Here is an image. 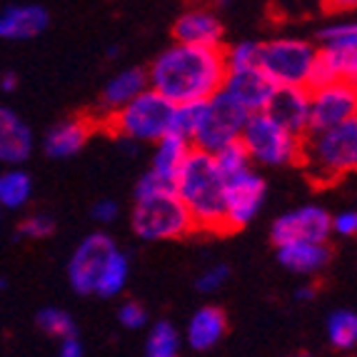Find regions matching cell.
Instances as JSON below:
<instances>
[{
	"instance_id": "28",
	"label": "cell",
	"mask_w": 357,
	"mask_h": 357,
	"mask_svg": "<svg viewBox=\"0 0 357 357\" xmlns=\"http://www.w3.org/2000/svg\"><path fill=\"white\" fill-rule=\"evenodd\" d=\"M213 160L225 178H232V175H238V173H243V170H248V167H252L250 155H248V150H245L240 137L225 143L222 148L213 150Z\"/></svg>"
},
{
	"instance_id": "20",
	"label": "cell",
	"mask_w": 357,
	"mask_h": 357,
	"mask_svg": "<svg viewBox=\"0 0 357 357\" xmlns=\"http://www.w3.org/2000/svg\"><path fill=\"white\" fill-rule=\"evenodd\" d=\"M145 88H148V70H145V68L135 66V68H126V70L115 73L105 83L100 98H98V115H100V118L110 115L113 110L126 105L128 100H132L137 93H143Z\"/></svg>"
},
{
	"instance_id": "38",
	"label": "cell",
	"mask_w": 357,
	"mask_h": 357,
	"mask_svg": "<svg viewBox=\"0 0 357 357\" xmlns=\"http://www.w3.org/2000/svg\"><path fill=\"white\" fill-rule=\"evenodd\" d=\"M322 10L330 13V15H342V13L355 10L357 0H320Z\"/></svg>"
},
{
	"instance_id": "33",
	"label": "cell",
	"mask_w": 357,
	"mask_h": 357,
	"mask_svg": "<svg viewBox=\"0 0 357 357\" xmlns=\"http://www.w3.org/2000/svg\"><path fill=\"white\" fill-rule=\"evenodd\" d=\"M227 278H230V268H227L225 262H218V265H213V268L205 270L200 278H197V292H205V295H213V292H218L222 285L227 282Z\"/></svg>"
},
{
	"instance_id": "21",
	"label": "cell",
	"mask_w": 357,
	"mask_h": 357,
	"mask_svg": "<svg viewBox=\"0 0 357 357\" xmlns=\"http://www.w3.org/2000/svg\"><path fill=\"white\" fill-rule=\"evenodd\" d=\"M227 333V317L220 307H213V305H205V307L195 310L192 317L188 320V328H185V342L188 347L195 352L213 350Z\"/></svg>"
},
{
	"instance_id": "37",
	"label": "cell",
	"mask_w": 357,
	"mask_h": 357,
	"mask_svg": "<svg viewBox=\"0 0 357 357\" xmlns=\"http://www.w3.org/2000/svg\"><path fill=\"white\" fill-rule=\"evenodd\" d=\"M58 352H60V357H80L85 352V347L75 333V335H66V337H60Z\"/></svg>"
},
{
	"instance_id": "26",
	"label": "cell",
	"mask_w": 357,
	"mask_h": 357,
	"mask_svg": "<svg viewBox=\"0 0 357 357\" xmlns=\"http://www.w3.org/2000/svg\"><path fill=\"white\" fill-rule=\"evenodd\" d=\"M325 335L335 350L350 352L357 347V315L352 310H335L325 322Z\"/></svg>"
},
{
	"instance_id": "10",
	"label": "cell",
	"mask_w": 357,
	"mask_h": 357,
	"mask_svg": "<svg viewBox=\"0 0 357 357\" xmlns=\"http://www.w3.org/2000/svg\"><path fill=\"white\" fill-rule=\"evenodd\" d=\"M350 118H357V88L355 83L335 80L310 90L307 132L328 130Z\"/></svg>"
},
{
	"instance_id": "19",
	"label": "cell",
	"mask_w": 357,
	"mask_h": 357,
	"mask_svg": "<svg viewBox=\"0 0 357 357\" xmlns=\"http://www.w3.org/2000/svg\"><path fill=\"white\" fill-rule=\"evenodd\" d=\"M50 15L38 3H13L0 10V38L3 40H30L48 28Z\"/></svg>"
},
{
	"instance_id": "17",
	"label": "cell",
	"mask_w": 357,
	"mask_h": 357,
	"mask_svg": "<svg viewBox=\"0 0 357 357\" xmlns=\"http://www.w3.org/2000/svg\"><path fill=\"white\" fill-rule=\"evenodd\" d=\"M98 120L93 118H66L55 123L48 132H45V140H43V150L48 158L53 160H66V158H73L80 150L88 145L90 135L96 132Z\"/></svg>"
},
{
	"instance_id": "6",
	"label": "cell",
	"mask_w": 357,
	"mask_h": 357,
	"mask_svg": "<svg viewBox=\"0 0 357 357\" xmlns=\"http://www.w3.org/2000/svg\"><path fill=\"white\" fill-rule=\"evenodd\" d=\"M250 160L265 167L300 165L303 158V135L287 130L278 120L270 118L265 110L250 113L240 132Z\"/></svg>"
},
{
	"instance_id": "7",
	"label": "cell",
	"mask_w": 357,
	"mask_h": 357,
	"mask_svg": "<svg viewBox=\"0 0 357 357\" xmlns=\"http://www.w3.org/2000/svg\"><path fill=\"white\" fill-rule=\"evenodd\" d=\"M248 115L250 113L220 88L218 93L200 100V105H197V120L195 130L190 135V145L208 150V153L222 148L225 143L240 137Z\"/></svg>"
},
{
	"instance_id": "8",
	"label": "cell",
	"mask_w": 357,
	"mask_h": 357,
	"mask_svg": "<svg viewBox=\"0 0 357 357\" xmlns=\"http://www.w3.org/2000/svg\"><path fill=\"white\" fill-rule=\"evenodd\" d=\"M312 58H315V43L285 36L260 43L257 66L268 73L275 85H305Z\"/></svg>"
},
{
	"instance_id": "43",
	"label": "cell",
	"mask_w": 357,
	"mask_h": 357,
	"mask_svg": "<svg viewBox=\"0 0 357 357\" xmlns=\"http://www.w3.org/2000/svg\"><path fill=\"white\" fill-rule=\"evenodd\" d=\"M0 222H3V208H0Z\"/></svg>"
},
{
	"instance_id": "12",
	"label": "cell",
	"mask_w": 357,
	"mask_h": 357,
	"mask_svg": "<svg viewBox=\"0 0 357 357\" xmlns=\"http://www.w3.org/2000/svg\"><path fill=\"white\" fill-rule=\"evenodd\" d=\"M115 248H118L115 240L105 232H90L77 243V248L70 255V262H68V282L77 295L93 292L98 275H100L102 265Z\"/></svg>"
},
{
	"instance_id": "13",
	"label": "cell",
	"mask_w": 357,
	"mask_h": 357,
	"mask_svg": "<svg viewBox=\"0 0 357 357\" xmlns=\"http://www.w3.org/2000/svg\"><path fill=\"white\" fill-rule=\"evenodd\" d=\"M222 90L230 98H235L248 113H257V110H262V107L268 105L270 96H273L275 90V83L260 66L225 68Z\"/></svg>"
},
{
	"instance_id": "41",
	"label": "cell",
	"mask_w": 357,
	"mask_h": 357,
	"mask_svg": "<svg viewBox=\"0 0 357 357\" xmlns=\"http://www.w3.org/2000/svg\"><path fill=\"white\" fill-rule=\"evenodd\" d=\"M232 3H235V0H215V6L218 8H230Z\"/></svg>"
},
{
	"instance_id": "9",
	"label": "cell",
	"mask_w": 357,
	"mask_h": 357,
	"mask_svg": "<svg viewBox=\"0 0 357 357\" xmlns=\"http://www.w3.org/2000/svg\"><path fill=\"white\" fill-rule=\"evenodd\" d=\"M268 195V183L252 167L225 178V232L245 230L255 220Z\"/></svg>"
},
{
	"instance_id": "18",
	"label": "cell",
	"mask_w": 357,
	"mask_h": 357,
	"mask_svg": "<svg viewBox=\"0 0 357 357\" xmlns=\"http://www.w3.org/2000/svg\"><path fill=\"white\" fill-rule=\"evenodd\" d=\"M36 137L13 107L0 105V165H20L33 155Z\"/></svg>"
},
{
	"instance_id": "23",
	"label": "cell",
	"mask_w": 357,
	"mask_h": 357,
	"mask_svg": "<svg viewBox=\"0 0 357 357\" xmlns=\"http://www.w3.org/2000/svg\"><path fill=\"white\" fill-rule=\"evenodd\" d=\"M155 150H153V160H150V173L158 175L165 185H173L175 175L178 170L183 167L185 158L190 153V140L178 132H165V135L153 143Z\"/></svg>"
},
{
	"instance_id": "16",
	"label": "cell",
	"mask_w": 357,
	"mask_h": 357,
	"mask_svg": "<svg viewBox=\"0 0 357 357\" xmlns=\"http://www.w3.org/2000/svg\"><path fill=\"white\" fill-rule=\"evenodd\" d=\"M345 80L357 83V48H320L315 45V58L310 66L307 88H320V85Z\"/></svg>"
},
{
	"instance_id": "2",
	"label": "cell",
	"mask_w": 357,
	"mask_h": 357,
	"mask_svg": "<svg viewBox=\"0 0 357 357\" xmlns=\"http://www.w3.org/2000/svg\"><path fill=\"white\" fill-rule=\"evenodd\" d=\"M173 190L190 210L195 230L225 232V175L215 165L213 153L190 148L173 180Z\"/></svg>"
},
{
	"instance_id": "34",
	"label": "cell",
	"mask_w": 357,
	"mask_h": 357,
	"mask_svg": "<svg viewBox=\"0 0 357 357\" xmlns=\"http://www.w3.org/2000/svg\"><path fill=\"white\" fill-rule=\"evenodd\" d=\"M118 322L126 330H143L148 325V310L140 303H135V300H128V303L120 305Z\"/></svg>"
},
{
	"instance_id": "32",
	"label": "cell",
	"mask_w": 357,
	"mask_h": 357,
	"mask_svg": "<svg viewBox=\"0 0 357 357\" xmlns=\"http://www.w3.org/2000/svg\"><path fill=\"white\" fill-rule=\"evenodd\" d=\"M55 232V220L48 213H33L18 225V238L45 240Z\"/></svg>"
},
{
	"instance_id": "11",
	"label": "cell",
	"mask_w": 357,
	"mask_h": 357,
	"mask_svg": "<svg viewBox=\"0 0 357 357\" xmlns=\"http://www.w3.org/2000/svg\"><path fill=\"white\" fill-rule=\"evenodd\" d=\"M328 213L320 205H303V208L287 210L280 218H275L270 227V240L278 245L285 243H328L333 235Z\"/></svg>"
},
{
	"instance_id": "24",
	"label": "cell",
	"mask_w": 357,
	"mask_h": 357,
	"mask_svg": "<svg viewBox=\"0 0 357 357\" xmlns=\"http://www.w3.org/2000/svg\"><path fill=\"white\" fill-rule=\"evenodd\" d=\"M128 278H130V260H128L126 252L115 248V250L110 252V257L105 260V265H102L100 275H98L93 295L105 298V300L118 298L120 292L126 290Z\"/></svg>"
},
{
	"instance_id": "27",
	"label": "cell",
	"mask_w": 357,
	"mask_h": 357,
	"mask_svg": "<svg viewBox=\"0 0 357 357\" xmlns=\"http://www.w3.org/2000/svg\"><path fill=\"white\" fill-rule=\"evenodd\" d=\"M180 347H183V337L173 322L160 320L150 328L148 340H145V355L148 357H175Z\"/></svg>"
},
{
	"instance_id": "3",
	"label": "cell",
	"mask_w": 357,
	"mask_h": 357,
	"mask_svg": "<svg viewBox=\"0 0 357 357\" xmlns=\"http://www.w3.org/2000/svg\"><path fill=\"white\" fill-rule=\"evenodd\" d=\"M300 165L315 185H335L357 167V118L328 130L305 132Z\"/></svg>"
},
{
	"instance_id": "1",
	"label": "cell",
	"mask_w": 357,
	"mask_h": 357,
	"mask_svg": "<svg viewBox=\"0 0 357 357\" xmlns=\"http://www.w3.org/2000/svg\"><path fill=\"white\" fill-rule=\"evenodd\" d=\"M225 53L222 48H205L175 40L148 68V85L170 102L205 100L222 88Z\"/></svg>"
},
{
	"instance_id": "36",
	"label": "cell",
	"mask_w": 357,
	"mask_h": 357,
	"mask_svg": "<svg viewBox=\"0 0 357 357\" xmlns=\"http://www.w3.org/2000/svg\"><path fill=\"white\" fill-rule=\"evenodd\" d=\"M90 215H93V220L100 222V225H113V222L118 220L120 208H118V203H115V200H110V197H102V200L93 203Z\"/></svg>"
},
{
	"instance_id": "42",
	"label": "cell",
	"mask_w": 357,
	"mask_h": 357,
	"mask_svg": "<svg viewBox=\"0 0 357 357\" xmlns=\"http://www.w3.org/2000/svg\"><path fill=\"white\" fill-rule=\"evenodd\" d=\"M115 55H118V48H115V45L113 48H107V58H115Z\"/></svg>"
},
{
	"instance_id": "22",
	"label": "cell",
	"mask_w": 357,
	"mask_h": 357,
	"mask_svg": "<svg viewBox=\"0 0 357 357\" xmlns=\"http://www.w3.org/2000/svg\"><path fill=\"white\" fill-rule=\"evenodd\" d=\"M333 257L328 243H285L278 245V262L295 275H315Z\"/></svg>"
},
{
	"instance_id": "14",
	"label": "cell",
	"mask_w": 357,
	"mask_h": 357,
	"mask_svg": "<svg viewBox=\"0 0 357 357\" xmlns=\"http://www.w3.org/2000/svg\"><path fill=\"white\" fill-rule=\"evenodd\" d=\"M173 38L178 43L190 45H205V48H222L225 25L218 18V13L208 6H195L180 13L173 23Z\"/></svg>"
},
{
	"instance_id": "5",
	"label": "cell",
	"mask_w": 357,
	"mask_h": 357,
	"mask_svg": "<svg viewBox=\"0 0 357 357\" xmlns=\"http://www.w3.org/2000/svg\"><path fill=\"white\" fill-rule=\"evenodd\" d=\"M130 227L143 243H170L195 232L190 210L185 208L170 185L158 188L148 195H135Z\"/></svg>"
},
{
	"instance_id": "25",
	"label": "cell",
	"mask_w": 357,
	"mask_h": 357,
	"mask_svg": "<svg viewBox=\"0 0 357 357\" xmlns=\"http://www.w3.org/2000/svg\"><path fill=\"white\" fill-rule=\"evenodd\" d=\"M33 197V178L23 167L8 165L0 173V208L23 210Z\"/></svg>"
},
{
	"instance_id": "30",
	"label": "cell",
	"mask_w": 357,
	"mask_h": 357,
	"mask_svg": "<svg viewBox=\"0 0 357 357\" xmlns=\"http://www.w3.org/2000/svg\"><path fill=\"white\" fill-rule=\"evenodd\" d=\"M320 48H357V25L355 23H333L317 33Z\"/></svg>"
},
{
	"instance_id": "4",
	"label": "cell",
	"mask_w": 357,
	"mask_h": 357,
	"mask_svg": "<svg viewBox=\"0 0 357 357\" xmlns=\"http://www.w3.org/2000/svg\"><path fill=\"white\" fill-rule=\"evenodd\" d=\"M173 110L175 102H170L165 96H160L158 90L148 85L143 93H137L123 107L98 120V126H102L118 140L123 137V140H132L137 145L158 143L165 132H170Z\"/></svg>"
},
{
	"instance_id": "39",
	"label": "cell",
	"mask_w": 357,
	"mask_h": 357,
	"mask_svg": "<svg viewBox=\"0 0 357 357\" xmlns=\"http://www.w3.org/2000/svg\"><path fill=\"white\" fill-rule=\"evenodd\" d=\"M15 88H18V75L15 73H6V75L0 77V90L3 93H13Z\"/></svg>"
},
{
	"instance_id": "40",
	"label": "cell",
	"mask_w": 357,
	"mask_h": 357,
	"mask_svg": "<svg viewBox=\"0 0 357 357\" xmlns=\"http://www.w3.org/2000/svg\"><path fill=\"white\" fill-rule=\"evenodd\" d=\"M315 287H310V285H305V287H298V290H295V300H298V303H310V300L315 298Z\"/></svg>"
},
{
	"instance_id": "29",
	"label": "cell",
	"mask_w": 357,
	"mask_h": 357,
	"mask_svg": "<svg viewBox=\"0 0 357 357\" xmlns=\"http://www.w3.org/2000/svg\"><path fill=\"white\" fill-rule=\"evenodd\" d=\"M36 322L43 333L50 335V337H58V340L66 337V335L77 333L70 312H66V310H60V307H43L40 312H38Z\"/></svg>"
},
{
	"instance_id": "31",
	"label": "cell",
	"mask_w": 357,
	"mask_h": 357,
	"mask_svg": "<svg viewBox=\"0 0 357 357\" xmlns=\"http://www.w3.org/2000/svg\"><path fill=\"white\" fill-rule=\"evenodd\" d=\"M225 53V68H245L257 66V53H260V40H240L230 48H222Z\"/></svg>"
},
{
	"instance_id": "35",
	"label": "cell",
	"mask_w": 357,
	"mask_h": 357,
	"mask_svg": "<svg viewBox=\"0 0 357 357\" xmlns=\"http://www.w3.org/2000/svg\"><path fill=\"white\" fill-rule=\"evenodd\" d=\"M330 227L340 238H355L357 232V213L355 210H342V213L330 218Z\"/></svg>"
},
{
	"instance_id": "15",
	"label": "cell",
	"mask_w": 357,
	"mask_h": 357,
	"mask_svg": "<svg viewBox=\"0 0 357 357\" xmlns=\"http://www.w3.org/2000/svg\"><path fill=\"white\" fill-rule=\"evenodd\" d=\"M273 120H278L287 130L305 135L310 115V88L305 85H275L268 105L262 107Z\"/></svg>"
}]
</instances>
